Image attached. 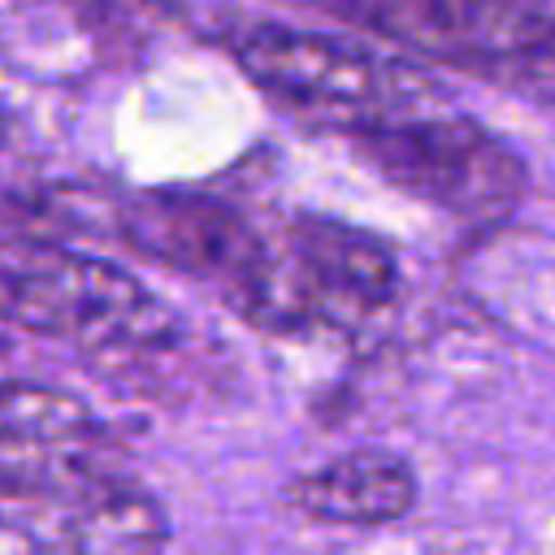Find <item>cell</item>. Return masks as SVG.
Masks as SVG:
<instances>
[{
    "mask_svg": "<svg viewBox=\"0 0 555 555\" xmlns=\"http://www.w3.org/2000/svg\"><path fill=\"white\" fill-rule=\"evenodd\" d=\"M0 308L91 356H152L178 338V317L121 264L61 243H0Z\"/></svg>",
    "mask_w": 555,
    "mask_h": 555,
    "instance_id": "6da1fadb",
    "label": "cell"
},
{
    "mask_svg": "<svg viewBox=\"0 0 555 555\" xmlns=\"http://www.w3.org/2000/svg\"><path fill=\"white\" fill-rule=\"evenodd\" d=\"M399 299L395 251L330 217H286L269 234L260 286L243 317L273 334L360 338L382 330Z\"/></svg>",
    "mask_w": 555,
    "mask_h": 555,
    "instance_id": "7a4b0ae2",
    "label": "cell"
},
{
    "mask_svg": "<svg viewBox=\"0 0 555 555\" xmlns=\"http://www.w3.org/2000/svg\"><path fill=\"white\" fill-rule=\"evenodd\" d=\"M230 48L260 91L321 126L343 130L347 139L412 113H429V87L408 74V65L347 39L295 26H247Z\"/></svg>",
    "mask_w": 555,
    "mask_h": 555,
    "instance_id": "3957f363",
    "label": "cell"
},
{
    "mask_svg": "<svg viewBox=\"0 0 555 555\" xmlns=\"http://www.w3.org/2000/svg\"><path fill=\"white\" fill-rule=\"evenodd\" d=\"M351 143L386 182L460 217H503L525 195V160L468 117L412 113Z\"/></svg>",
    "mask_w": 555,
    "mask_h": 555,
    "instance_id": "277c9868",
    "label": "cell"
},
{
    "mask_svg": "<svg viewBox=\"0 0 555 555\" xmlns=\"http://www.w3.org/2000/svg\"><path fill=\"white\" fill-rule=\"evenodd\" d=\"M343 22L473 74L555 78V13L538 0H321Z\"/></svg>",
    "mask_w": 555,
    "mask_h": 555,
    "instance_id": "5b68a950",
    "label": "cell"
},
{
    "mask_svg": "<svg viewBox=\"0 0 555 555\" xmlns=\"http://www.w3.org/2000/svg\"><path fill=\"white\" fill-rule=\"evenodd\" d=\"M165 538L160 503L117 473L0 499V555H160Z\"/></svg>",
    "mask_w": 555,
    "mask_h": 555,
    "instance_id": "8992f818",
    "label": "cell"
},
{
    "mask_svg": "<svg viewBox=\"0 0 555 555\" xmlns=\"http://www.w3.org/2000/svg\"><path fill=\"white\" fill-rule=\"evenodd\" d=\"M121 234L134 251L191 273L195 282H212L238 312L251 304L269 256V234L256 230L243 208L191 191L130 199L121 208Z\"/></svg>",
    "mask_w": 555,
    "mask_h": 555,
    "instance_id": "52a82bcc",
    "label": "cell"
},
{
    "mask_svg": "<svg viewBox=\"0 0 555 555\" xmlns=\"http://www.w3.org/2000/svg\"><path fill=\"white\" fill-rule=\"evenodd\" d=\"M113 473L95 412L56 386L0 377V499Z\"/></svg>",
    "mask_w": 555,
    "mask_h": 555,
    "instance_id": "ba28073f",
    "label": "cell"
},
{
    "mask_svg": "<svg viewBox=\"0 0 555 555\" xmlns=\"http://www.w3.org/2000/svg\"><path fill=\"white\" fill-rule=\"evenodd\" d=\"M286 503L317 525H390L412 512L416 477L408 460L377 447H360L295 477Z\"/></svg>",
    "mask_w": 555,
    "mask_h": 555,
    "instance_id": "9c48e42d",
    "label": "cell"
}]
</instances>
